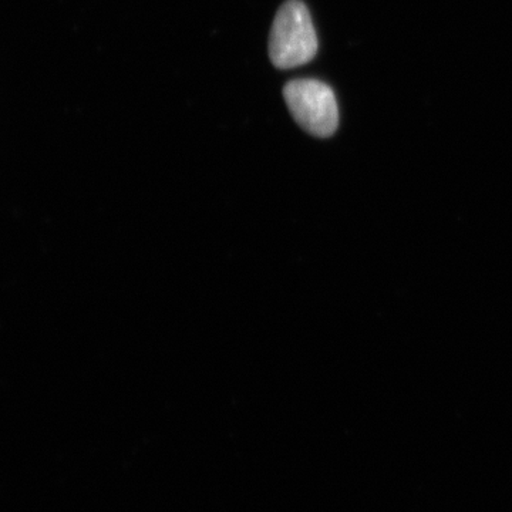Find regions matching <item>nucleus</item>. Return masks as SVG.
Listing matches in <instances>:
<instances>
[{
    "mask_svg": "<svg viewBox=\"0 0 512 512\" xmlns=\"http://www.w3.org/2000/svg\"><path fill=\"white\" fill-rule=\"evenodd\" d=\"M318 36L311 13L302 0H288L279 8L269 36V57L276 69H295L318 53Z\"/></svg>",
    "mask_w": 512,
    "mask_h": 512,
    "instance_id": "f257e3e1",
    "label": "nucleus"
},
{
    "mask_svg": "<svg viewBox=\"0 0 512 512\" xmlns=\"http://www.w3.org/2000/svg\"><path fill=\"white\" fill-rule=\"evenodd\" d=\"M288 109L296 123L312 136H333L339 127V107L328 84L313 79L292 80L284 87Z\"/></svg>",
    "mask_w": 512,
    "mask_h": 512,
    "instance_id": "f03ea898",
    "label": "nucleus"
}]
</instances>
